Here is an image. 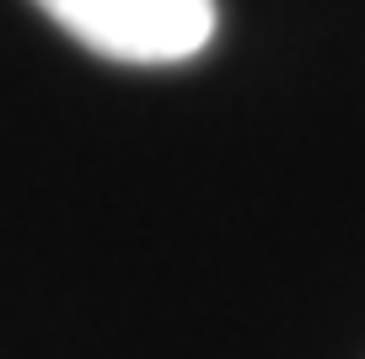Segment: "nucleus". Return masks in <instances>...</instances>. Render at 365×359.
Instances as JSON below:
<instances>
[{"label": "nucleus", "instance_id": "f257e3e1", "mask_svg": "<svg viewBox=\"0 0 365 359\" xmlns=\"http://www.w3.org/2000/svg\"><path fill=\"white\" fill-rule=\"evenodd\" d=\"M76 43L124 65H178L215 38V0H38Z\"/></svg>", "mask_w": 365, "mask_h": 359}]
</instances>
